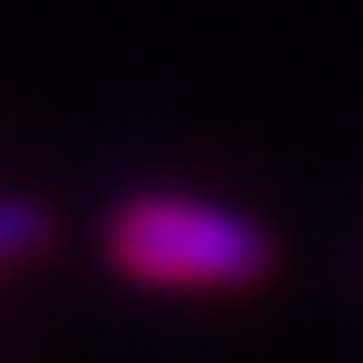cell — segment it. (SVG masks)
<instances>
[{
    "label": "cell",
    "instance_id": "1",
    "mask_svg": "<svg viewBox=\"0 0 363 363\" xmlns=\"http://www.w3.org/2000/svg\"><path fill=\"white\" fill-rule=\"evenodd\" d=\"M106 258L139 284L238 291L277 264V245L245 211L199 205V199H179V191H139L106 225Z\"/></svg>",
    "mask_w": 363,
    "mask_h": 363
},
{
    "label": "cell",
    "instance_id": "2",
    "mask_svg": "<svg viewBox=\"0 0 363 363\" xmlns=\"http://www.w3.org/2000/svg\"><path fill=\"white\" fill-rule=\"evenodd\" d=\"M53 238V211L33 199H0V264L7 258H33Z\"/></svg>",
    "mask_w": 363,
    "mask_h": 363
}]
</instances>
